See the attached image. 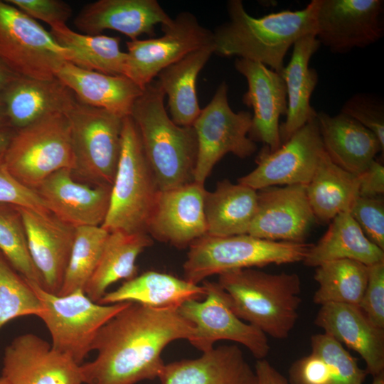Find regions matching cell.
I'll return each mask as SVG.
<instances>
[{"mask_svg":"<svg viewBox=\"0 0 384 384\" xmlns=\"http://www.w3.org/2000/svg\"><path fill=\"white\" fill-rule=\"evenodd\" d=\"M28 282L43 306L38 317L50 334L52 348L68 355L79 365L92 351L100 329L130 303L100 304L91 300L82 289L58 295Z\"/></svg>","mask_w":384,"mask_h":384,"instance_id":"ba28073f","label":"cell"},{"mask_svg":"<svg viewBox=\"0 0 384 384\" xmlns=\"http://www.w3.org/2000/svg\"><path fill=\"white\" fill-rule=\"evenodd\" d=\"M8 129H11V127L6 113L5 106L0 98V132Z\"/></svg>","mask_w":384,"mask_h":384,"instance_id":"f907efd6","label":"cell"},{"mask_svg":"<svg viewBox=\"0 0 384 384\" xmlns=\"http://www.w3.org/2000/svg\"><path fill=\"white\" fill-rule=\"evenodd\" d=\"M314 324L365 361L368 373L384 371V329L374 325L358 306L329 303L321 306Z\"/></svg>","mask_w":384,"mask_h":384,"instance_id":"603a6c76","label":"cell"},{"mask_svg":"<svg viewBox=\"0 0 384 384\" xmlns=\"http://www.w3.org/2000/svg\"><path fill=\"white\" fill-rule=\"evenodd\" d=\"M25 225L31 257L43 288L58 294L63 285L76 228L50 211L18 207Z\"/></svg>","mask_w":384,"mask_h":384,"instance_id":"ffe728a7","label":"cell"},{"mask_svg":"<svg viewBox=\"0 0 384 384\" xmlns=\"http://www.w3.org/2000/svg\"><path fill=\"white\" fill-rule=\"evenodd\" d=\"M358 175L335 164L324 151L310 181L306 196L316 221L328 223L349 211L358 194Z\"/></svg>","mask_w":384,"mask_h":384,"instance_id":"836d02e7","label":"cell"},{"mask_svg":"<svg viewBox=\"0 0 384 384\" xmlns=\"http://www.w3.org/2000/svg\"><path fill=\"white\" fill-rule=\"evenodd\" d=\"M372 384H384V371L373 376Z\"/></svg>","mask_w":384,"mask_h":384,"instance_id":"816d5d0a","label":"cell"},{"mask_svg":"<svg viewBox=\"0 0 384 384\" xmlns=\"http://www.w3.org/2000/svg\"><path fill=\"white\" fill-rule=\"evenodd\" d=\"M252 114L234 112L228 102V86L222 82L210 102L201 110L193 127L198 142L194 181L204 184L215 164L227 154L245 159L257 151L249 137Z\"/></svg>","mask_w":384,"mask_h":384,"instance_id":"8fae6325","label":"cell"},{"mask_svg":"<svg viewBox=\"0 0 384 384\" xmlns=\"http://www.w3.org/2000/svg\"><path fill=\"white\" fill-rule=\"evenodd\" d=\"M201 284L206 289L204 299L188 300L178 308L195 327L190 343L203 353L218 341H231L246 347L257 360L265 358L270 352L267 335L236 315L228 294L218 282L205 279Z\"/></svg>","mask_w":384,"mask_h":384,"instance_id":"7c38bea8","label":"cell"},{"mask_svg":"<svg viewBox=\"0 0 384 384\" xmlns=\"http://www.w3.org/2000/svg\"><path fill=\"white\" fill-rule=\"evenodd\" d=\"M66 115L74 156L73 176L92 186H112L119 160L123 118L78 100Z\"/></svg>","mask_w":384,"mask_h":384,"instance_id":"9c48e42d","label":"cell"},{"mask_svg":"<svg viewBox=\"0 0 384 384\" xmlns=\"http://www.w3.org/2000/svg\"><path fill=\"white\" fill-rule=\"evenodd\" d=\"M255 371L257 384H289L288 380L265 358L257 361Z\"/></svg>","mask_w":384,"mask_h":384,"instance_id":"7dc6e473","label":"cell"},{"mask_svg":"<svg viewBox=\"0 0 384 384\" xmlns=\"http://www.w3.org/2000/svg\"><path fill=\"white\" fill-rule=\"evenodd\" d=\"M341 112L371 131L384 146V104L381 99L370 94L358 93L345 102Z\"/></svg>","mask_w":384,"mask_h":384,"instance_id":"60d3db41","label":"cell"},{"mask_svg":"<svg viewBox=\"0 0 384 384\" xmlns=\"http://www.w3.org/2000/svg\"><path fill=\"white\" fill-rule=\"evenodd\" d=\"M311 353L295 361L289 369L290 384H345L349 365L343 353L334 343L319 341Z\"/></svg>","mask_w":384,"mask_h":384,"instance_id":"8d00e7d4","label":"cell"},{"mask_svg":"<svg viewBox=\"0 0 384 384\" xmlns=\"http://www.w3.org/2000/svg\"><path fill=\"white\" fill-rule=\"evenodd\" d=\"M320 45L314 33L298 39L292 46L289 62L281 73L287 95L286 119L279 125L282 144L316 117L317 112L311 105L310 99L319 76L315 69L309 68V62Z\"/></svg>","mask_w":384,"mask_h":384,"instance_id":"83f0119b","label":"cell"},{"mask_svg":"<svg viewBox=\"0 0 384 384\" xmlns=\"http://www.w3.org/2000/svg\"><path fill=\"white\" fill-rule=\"evenodd\" d=\"M43 311L41 300L26 279L0 251V329L18 317Z\"/></svg>","mask_w":384,"mask_h":384,"instance_id":"ab89813d","label":"cell"},{"mask_svg":"<svg viewBox=\"0 0 384 384\" xmlns=\"http://www.w3.org/2000/svg\"><path fill=\"white\" fill-rule=\"evenodd\" d=\"M205 296L201 284L151 270L124 281L115 290L107 292L98 303L132 302L153 308H178L188 300H201Z\"/></svg>","mask_w":384,"mask_h":384,"instance_id":"f1b7e54d","label":"cell"},{"mask_svg":"<svg viewBox=\"0 0 384 384\" xmlns=\"http://www.w3.org/2000/svg\"><path fill=\"white\" fill-rule=\"evenodd\" d=\"M50 33L68 50L73 64L87 70L126 76L127 53L120 49L119 38L83 34L67 25L50 28Z\"/></svg>","mask_w":384,"mask_h":384,"instance_id":"e575fe53","label":"cell"},{"mask_svg":"<svg viewBox=\"0 0 384 384\" xmlns=\"http://www.w3.org/2000/svg\"><path fill=\"white\" fill-rule=\"evenodd\" d=\"M218 283L240 319L274 338L289 336L302 303V284L297 273L270 274L246 268L219 274Z\"/></svg>","mask_w":384,"mask_h":384,"instance_id":"277c9868","label":"cell"},{"mask_svg":"<svg viewBox=\"0 0 384 384\" xmlns=\"http://www.w3.org/2000/svg\"><path fill=\"white\" fill-rule=\"evenodd\" d=\"M319 2L311 0L299 10L255 18L246 11L242 1H228V21L213 32L214 53L258 62L281 74L289 49L302 36L315 34Z\"/></svg>","mask_w":384,"mask_h":384,"instance_id":"7a4b0ae2","label":"cell"},{"mask_svg":"<svg viewBox=\"0 0 384 384\" xmlns=\"http://www.w3.org/2000/svg\"><path fill=\"white\" fill-rule=\"evenodd\" d=\"M112 186L76 180L70 169L57 171L34 190L48 209L75 228L101 226L107 216Z\"/></svg>","mask_w":384,"mask_h":384,"instance_id":"44dd1931","label":"cell"},{"mask_svg":"<svg viewBox=\"0 0 384 384\" xmlns=\"http://www.w3.org/2000/svg\"><path fill=\"white\" fill-rule=\"evenodd\" d=\"M319 287L314 303L347 304L360 307L368 281V266L352 260L324 262L316 267L314 276Z\"/></svg>","mask_w":384,"mask_h":384,"instance_id":"d590c367","label":"cell"},{"mask_svg":"<svg viewBox=\"0 0 384 384\" xmlns=\"http://www.w3.org/2000/svg\"><path fill=\"white\" fill-rule=\"evenodd\" d=\"M160 191L131 116L122 120L121 151L110 206L101 227L109 233H146Z\"/></svg>","mask_w":384,"mask_h":384,"instance_id":"5b68a950","label":"cell"},{"mask_svg":"<svg viewBox=\"0 0 384 384\" xmlns=\"http://www.w3.org/2000/svg\"><path fill=\"white\" fill-rule=\"evenodd\" d=\"M316 222L306 186H271L257 191V206L248 233L272 241L305 242Z\"/></svg>","mask_w":384,"mask_h":384,"instance_id":"e0dca14e","label":"cell"},{"mask_svg":"<svg viewBox=\"0 0 384 384\" xmlns=\"http://www.w3.org/2000/svg\"><path fill=\"white\" fill-rule=\"evenodd\" d=\"M360 308L374 325L384 329V262L368 266V281Z\"/></svg>","mask_w":384,"mask_h":384,"instance_id":"ee69618b","label":"cell"},{"mask_svg":"<svg viewBox=\"0 0 384 384\" xmlns=\"http://www.w3.org/2000/svg\"><path fill=\"white\" fill-rule=\"evenodd\" d=\"M33 19L48 23L50 28L66 25L73 14L69 4L61 0H6Z\"/></svg>","mask_w":384,"mask_h":384,"instance_id":"f6af8a7d","label":"cell"},{"mask_svg":"<svg viewBox=\"0 0 384 384\" xmlns=\"http://www.w3.org/2000/svg\"><path fill=\"white\" fill-rule=\"evenodd\" d=\"M257 206V191L228 179L206 190L204 213L207 234L230 236L247 234Z\"/></svg>","mask_w":384,"mask_h":384,"instance_id":"f546056e","label":"cell"},{"mask_svg":"<svg viewBox=\"0 0 384 384\" xmlns=\"http://www.w3.org/2000/svg\"><path fill=\"white\" fill-rule=\"evenodd\" d=\"M109 233L101 226L76 228L71 255L58 295L84 290L99 261Z\"/></svg>","mask_w":384,"mask_h":384,"instance_id":"74e56055","label":"cell"},{"mask_svg":"<svg viewBox=\"0 0 384 384\" xmlns=\"http://www.w3.org/2000/svg\"><path fill=\"white\" fill-rule=\"evenodd\" d=\"M16 77L0 59V95Z\"/></svg>","mask_w":384,"mask_h":384,"instance_id":"c3c4849f","label":"cell"},{"mask_svg":"<svg viewBox=\"0 0 384 384\" xmlns=\"http://www.w3.org/2000/svg\"><path fill=\"white\" fill-rule=\"evenodd\" d=\"M195 327L178 308L129 304L99 331L92 345L96 358L81 364L86 384H136L159 378L161 353L170 343L193 338Z\"/></svg>","mask_w":384,"mask_h":384,"instance_id":"6da1fadb","label":"cell"},{"mask_svg":"<svg viewBox=\"0 0 384 384\" xmlns=\"http://www.w3.org/2000/svg\"><path fill=\"white\" fill-rule=\"evenodd\" d=\"M316 119L324 151L345 171L358 175L379 152L383 154L378 138L353 118L341 112L332 116L321 111Z\"/></svg>","mask_w":384,"mask_h":384,"instance_id":"d4e9b609","label":"cell"},{"mask_svg":"<svg viewBox=\"0 0 384 384\" xmlns=\"http://www.w3.org/2000/svg\"><path fill=\"white\" fill-rule=\"evenodd\" d=\"M382 0H319L315 35L332 53L365 48L383 36Z\"/></svg>","mask_w":384,"mask_h":384,"instance_id":"9a60e30c","label":"cell"},{"mask_svg":"<svg viewBox=\"0 0 384 384\" xmlns=\"http://www.w3.org/2000/svg\"><path fill=\"white\" fill-rule=\"evenodd\" d=\"M348 259L366 266L384 262V250L370 242L349 211L337 215L316 244H313L302 261L316 267L332 260Z\"/></svg>","mask_w":384,"mask_h":384,"instance_id":"1f68e13d","label":"cell"},{"mask_svg":"<svg viewBox=\"0 0 384 384\" xmlns=\"http://www.w3.org/2000/svg\"><path fill=\"white\" fill-rule=\"evenodd\" d=\"M359 196L366 198L382 197L384 193V166L383 163L375 159L360 174Z\"/></svg>","mask_w":384,"mask_h":384,"instance_id":"bcb514c9","label":"cell"},{"mask_svg":"<svg viewBox=\"0 0 384 384\" xmlns=\"http://www.w3.org/2000/svg\"><path fill=\"white\" fill-rule=\"evenodd\" d=\"M204 184L196 181L160 191L151 213L147 234L178 249L188 248L207 234Z\"/></svg>","mask_w":384,"mask_h":384,"instance_id":"ac0fdd59","label":"cell"},{"mask_svg":"<svg viewBox=\"0 0 384 384\" xmlns=\"http://www.w3.org/2000/svg\"><path fill=\"white\" fill-rule=\"evenodd\" d=\"M235 68L247 82L242 102L253 110L249 137L274 151L282 145L279 119L287 112L285 82L281 74L258 62L238 58Z\"/></svg>","mask_w":384,"mask_h":384,"instance_id":"d6986e66","label":"cell"},{"mask_svg":"<svg viewBox=\"0 0 384 384\" xmlns=\"http://www.w3.org/2000/svg\"><path fill=\"white\" fill-rule=\"evenodd\" d=\"M0 384H8V383L5 380L4 378L1 376L0 377Z\"/></svg>","mask_w":384,"mask_h":384,"instance_id":"f5cc1de1","label":"cell"},{"mask_svg":"<svg viewBox=\"0 0 384 384\" xmlns=\"http://www.w3.org/2000/svg\"><path fill=\"white\" fill-rule=\"evenodd\" d=\"M0 59L18 76L52 80L70 55L35 19L0 0Z\"/></svg>","mask_w":384,"mask_h":384,"instance_id":"30bf717a","label":"cell"},{"mask_svg":"<svg viewBox=\"0 0 384 384\" xmlns=\"http://www.w3.org/2000/svg\"><path fill=\"white\" fill-rule=\"evenodd\" d=\"M3 157L13 176L33 190L54 172L73 170L74 156L66 114H51L14 129Z\"/></svg>","mask_w":384,"mask_h":384,"instance_id":"52a82bcc","label":"cell"},{"mask_svg":"<svg viewBox=\"0 0 384 384\" xmlns=\"http://www.w3.org/2000/svg\"><path fill=\"white\" fill-rule=\"evenodd\" d=\"M312 245L272 241L249 234H206L188 247L183 265L184 279L200 284L208 277L232 270L303 261Z\"/></svg>","mask_w":384,"mask_h":384,"instance_id":"8992f818","label":"cell"},{"mask_svg":"<svg viewBox=\"0 0 384 384\" xmlns=\"http://www.w3.org/2000/svg\"><path fill=\"white\" fill-rule=\"evenodd\" d=\"M213 53V45L194 50L157 75V81L167 96L170 117L179 126H193L201 112L196 90V80Z\"/></svg>","mask_w":384,"mask_h":384,"instance_id":"d6a6232c","label":"cell"},{"mask_svg":"<svg viewBox=\"0 0 384 384\" xmlns=\"http://www.w3.org/2000/svg\"><path fill=\"white\" fill-rule=\"evenodd\" d=\"M163 35L127 42L126 77L144 89L164 68L188 53L213 45V32L190 12L161 26Z\"/></svg>","mask_w":384,"mask_h":384,"instance_id":"4fadbf2b","label":"cell"},{"mask_svg":"<svg viewBox=\"0 0 384 384\" xmlns=\"http://www.w3.org/2000/svg\"><path fill=\"white\" fill-rule=\"evenodd\" d=\"M0 251L26 279L43 287L29 253L21 213L9 203H0Z\"/></svg>","mask_w":384,"mask_h":384,"instance_id":"f35d334b","label":"cell"},{"mask_svg":"<svg viewBox=\"0 0 384 384\" xmlns=\"http://www.w3.org/2000/svg\"><path fill=\"white\" fill-rule=\"evenodd\" d=\"M1 377L8 384H83L81 365L33 334L16 337L4 351Z\"/></svg>","mask_w":384,"mask_h":384,"instance_id":"2e32d148","label":"cell"},{"mask_svg":"<svg viewBox=\"0 0 384 384\" xmlns=\"http://www.w3.org/2000/svg\"><path fill=\"white\" fill-rule=\"evenodd\" d=\"M14 129L47 115L67 113L77 102L73 92L56 78L38 80L16 77L0 95Z\"/></svg>","mask_w":384,"mask_h":384,"instance_id":"484cf974","label":"cell"},{"mask_svg":"<svg viewBox=\"0 0 384 384\" xmlns=\"http://www.w3.org/2000/svg\"><path fill=\"white\" fill-rule=\"evenodd\" d=\"M161 384H257V375L236 345H223L198 358L165 363Z\"/></svg>","mask_w":384,"mask_h":384,"instance_id":"cb8c5ba5","label":"cell"},{"mask_svg":"<svg viewBox=\"0 0 384 384\" xmlns=\"http://www.w3.org/2000/svg\"><path fill=\"white\" fill-rule=\"evenodd\" d=\"M3 154H0V203H9L39 211H50L34 190L23 185L9 172Z\"/></svg>","mask_w":384,"mask_h":384,"instance_id":"7bdbcfd3","label":"cell"},{"mask_svg":"<svg viewBox=\"0 0 384 384\" xmlns=\"http://www.w3.org/2000/svg\"><path fill=\"white\" fill-rule=\"evenodd\" d=\"M14 132V129L11 128L0 132V154L5 151Z\"/></svg>","mask_w":384,"mask_h":384,"instance_id":"681fc988","label":"cell"},{"mask_svg":"<svg viewBox=\"0 0 384 384\" xmlns=\"http://www.w3.org/2000/svg\"><path fill=\"white\" fill-rule=\"evenodd\" d=\"M349 213L366 237L384 250V201L358 196Z\"/></svg>","mask_w":384,"mask_h":384,"instance_id":"b9f144b4","label":"cell"},{"mask_svg":"<svg viewBox=\"0 0 384 384\" xmlns=\"http://www.w3.org/2000/svg\"><path fill=\"white\" fill-rule=\"evenodd\" d=\"M55 78L67 86L80 102L122 118L130 115L144 90L126 76L87 70L68 61L56 68Z\"/></svg>","mask_w":384,"mask_h":384,"instance_id":"4316f807","label":"cell"},{"mask_svg":"<svg viewBox=\"0 0 384 384\" xmlns=\"http://www.w3.org/2000/svg\"><path fill=\"white\" fill-rule=\"evenodd\" d=\"M171 20L156 0H98L86 4L74 23L83 34L100 35L110 29L135 40L142 34L153 38L156 24Z\"/></svg>","mask_w":384,"mask_h":384,"instance_id":"7402d4cb","label":"cell"},{"mask_svg":"<svg viewBox=\"0 0 384 384\" xmlns=\"http://www.w3.org/2000/svg\"><path fill=\"white\" fill-rule=\"evenodd\" d=\"M164 97L158 81L153 80L144 88L130 114L160 191L193 182L198 154L194 128L174 122L165 109Z\"/></svg>","mask_w":384,"mask_h":384,"instance_id":"3957f363","label":"cell"},{"mask_svg":"<svg viewBox=\"0 0 384 384\" xmlns=\"http://www.w3.org/2000/svg\"><path fill=\"white\" fill-rule=\"evenodd\" d=\"M324 152L316 119L297 130L274 151L265 146L257 166L238 183L256 191L271 186L306 185Z\"/></svg>","mask_w":384,"mask_h":384,"instance_id":"5bb4252c","label":"cell"},{"mask_svg":"<svg viewBox=\"0 0 384 384\" xmlns=\"http://www.w3.org/2000/svg\"><path fill=\"white\" fill-rule=\"evenodd\" d=\"M152 244L153 239L146 233H110L96 267L85 286V294L98 303L112 284L136 277L137 259Z\"/></svg>","mask_w":384,"mask_h":384,"instance_id":"4dcf8cb0","label":"cell"}]
</instances>
